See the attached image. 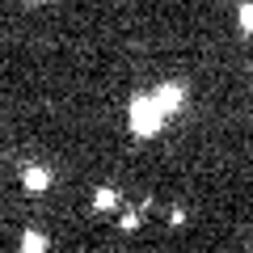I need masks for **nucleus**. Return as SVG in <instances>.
I'll use <instances>...</instances> for the list:
<instances>
[{"label": "nucleus", "mask_w": 253, "mask_h": 253, "mask_svg": "<svg viewBox=\"0 0 253 253\" xmlns=\"http://www.w3.org/2000/svg\"><path fill=\"white\" fill-rule=\"evenodd\" d=\"M93 207H97V211H114V207H118V190L101 186L97 194H93Z\"/></svg>", "instance_id": "20e7f679"}, {"label": "nucleus", "mask_w": 253, "mask_h": 253, "mask_svg": "<svg viewBox=\"0 0 253 253\" xmlns=\"http://www.w3.org/2000/svg\"><path fill=\"white\" fill-rule=\"evenodd\" d=\"M236 26H241V34H253V0H241V13H236Z\"/></svg>", "instance_id": "39448f33"}, {"label": "nucleus", "mask_w": 253, "mask_h": 253, "mask_svg": "<svg viewBox=\"0 0 253 253\" xmlns=\"http://www.w3.org/2000/svg\"><path fill=\"white\" fill-rule=\"evenodd\" d=\"M152 97H156V106H161L165 114H177V110L186 106V84L165 81V84H156V89H152Z\"/></svg>", "instance_id": "f03ea898"}, {"label": "nucleus", "mask_w": 253, "mask_h": 253, "mask_svg": "<svg viewBox=\"0 0 253 253\" xmlns=\"http://www.w3.org/2000/svg\"><path fill=\"white\" fill-rule=\"evenodd\" d=\"M21 186H26L30 194H42V190L51 186V169H42V165H30V169L21 173Z\"/></svg>", "instance_id": "7ed1b4c3"}, {"label": "nucleus", "mask_w": 253, "mask_h": 253, "mask_svg": "<svg viewBox=\"0 0 253 253\" xmlns=\"http://www.w3.org/2000/svg\"><path fill=\"white\" fill-rule=\"evenodd\" d=\"M30 4H42V0H30Z\"/></svg>", "instance_id": "0eeeda50"}, {"label": "nucleus", "mask_w": 253, "mask_h": 253, "mask_svg": "<svg viewBox=\"0 0 253 253\" xmlns=\"http://www.w3.org/2000/svg\"><path fill=\"white\" fill-rule=\"evenodd\" d=\"M126 118H131V135L135 139H152V135H161V126H165L169 114L156 106L152 93H135L131 106H126Z\"/></svg>", "instance_id": "f257e3e1"}, {"label": "nucleus", "mask_w": 253, "mask_h": 253, "mask_svg": "<svg viewBox=\"0 0 253 253\" xmlns=\"http://www.w3.org/2000/svg\"><path fill=\"white\" fill-rule=\"evenodd\" d=\"M46 245H51V241H46L42 232H34V228H30V232L21 236V249H30V253H38V249H46Z\"/></svg>", "instance_id": "423d86ee"}]
</instances>
